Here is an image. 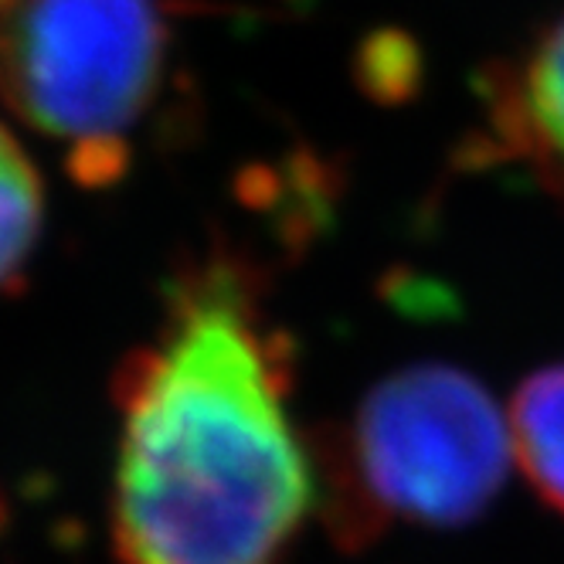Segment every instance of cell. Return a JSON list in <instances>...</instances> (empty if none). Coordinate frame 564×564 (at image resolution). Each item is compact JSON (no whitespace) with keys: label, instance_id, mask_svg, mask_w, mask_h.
Listing matches in <instances>:
<instances>
[{"label":"cell","instance_id":"1","mask_svg":"<svg viewBox=\"0 0 564 564\" xmlns=\"http://www.w3.org/2000/svg\"><path fill=\"white\" fill-rule=\"evenodd\" d=\"M112 541L123 564H282L319 469L290 344L231 262L177 279L116 388Z\"/></svg>","mask_w":564,"mask_h":564},{"label":"cell","instance_id":"2","mask_svg":"<svg viewBox=\"0 0 564 564\" xmlns=\"http://www.w3.org/2000/svg\"><path fill=\"white\" fill-rule=\"evenodd\" d=\"M510 459V425L476 378L449 365L398 371L319 453L330 528L357 544L391 523L459 528L494 503Z\"/></svg>","mask_w":564,"mask_h":564},{"label":"cell","instance_id":"3","mask_svg":"<svg viewBox=\"0 0 564 564\" xmlns=\"http://www.w3.org/2000/svg\"><path fill=\"white\" fill-rule=\"evenodd\" d=\"M4 18L0 93L11 109L62 147L75 181H119L164 75L156 0H14Z\"/></svg>","mask_w":564,"mask_h":564},{"label":"cell","instance_id":"4","mask_svg":"<svg viewBox=\"0 0 564 564\" xmlns=\"http://www.w3.org/2000/svg\"><path fill=\"white\" fill-rule=\"evenodd\" d=\"M487 143L564 197V14L487 75Z\"/></svg>","mask_w":564,"mask_h":564},{"label":"cell","instance_id":"5","mask_svg":"<svg viewBox=\"0 0 564 564\" xmlns=\"http://www.w3.org/2000/svg\"><path fill=\"white\" fill-rule=\"evenodd\" d=\"M507 425L513 463L534 494L564 513V365L544 368L517 388Z\"/></svg>","mask_w":564,"mask_h":564},{"label":"cell","instance_id":"6","mask_svg":"<svg viewBox=\"0 0 564 564\" xmlns=\"http://www.w3.org/2000/svg\"><path fill=\"white\" fill-rule=\"evenodd\" d=\"M45 221V191L31 156L0 123V290L31 262Z\"/></svg>","mask_w":564,"mask_h":564},{"label":"cell","instance_id":"7","mask_svg":"<svg viewBox=\"0 0 564 564\" xmlns=\"http://www.w3.org/2000/svg\"><path fill=\"white\" fill-rule=\"evenodd\" d=\"M11 4H14V0H0V18H4V14L11 11Z\"/></svg>","mask_w":564,"mask_h":564}]
</instances>
